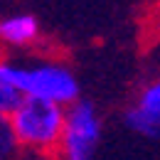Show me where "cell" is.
I'll return each instance as SVG.
<instances>
[{"label": "cell", "instance_id": "7", "mask_svg": "<svg viewBox=\"0 0 160 160\" xmlns=\"http://www.w3.org/2000/svg\"><path fill=\"white\" fill-rule=\"evenodd\" d=\"M15 150H18V143H15V138H12L8 116H0V160L10 158Z\"/></svg>", "mask_w": 160, "mask_h": 160}, {"label": "cell", "instance_id": "5", "mask_svg": "<svg viewBox=\"0 0 160 160\" xmlns=\"http://www.w3.org/2000/svg\"><path fill=\"white\" fill-rule=\"evenodd\" d=\"M40 20L30 12H15L0 18V44L10 49H25L40 40Z\"/></svg>", "mask_w": 160, "mask_h": 160}, {"label": "cell", "instance_id": "3", "mask_svg": "<svg viewBox=\"0 0 160 160\" xmlns=\"http://www.w3.org/2000/svg\"><path fill=\"white\" fill-rule=\"evenodd\" d=\"M103 123L91 101L77 99L67 106L64 131H62L59 155L67 160H91L101 143Z\"/></svg>", "mask_w": 160, "mask_h": 160}, {"label": "cell", "instance_id": "6", "mask_svg": "<svg viewBox=\"0 0 160 160\" xmlns=\"http://www.w3.org/2000/svg\"><path fill=\"white\" fill-rule=\"evenodd\" d=\"M20 99H22V94L18 91V86L8 79L5 69H2V62H0V116H8Z\"/></svg>", "mask_w": 160, "mask_h": 160}, {"label": "cell", "instance_id": "1", "mask_svg": "<svg viewBox=\"0 0 160 160\" xmlns=\"http://www.w3.org/2000/svg\"><path fill=\"white\" fill-rule=\"evenodd\" d=\"M67 106L47 99L22 96L8 113L18 150L32 155H59Z\"/></svg>", "mask_w": 160, "mask_h": 160}, {"label": "cell", "instance_id": "2", "mask_svg": "<svg viewBox=\"0 0 160 160\" xmlns=\"http://www.w3.org/2000/svg\"><path fill=\"white\" fill-rule=\"evenodd\" d=\"M2 69L22 96L47 99L62 106H69L72 101L79 99V81L74 72L62 62H2Z\"/></svg>", "mask_w": 160, "mask_h": 160}, {"label": "cell", "instance_id": "4", "mask_svg": "<svg viewBox=\"0 0 160 160\" xmlns=\"http://www.w3.org/2000/svg\"><path fill=\"white\" fill-rule=\"evenodd\" d=\"M126 126L143 138L160 136V79H153L140 89L136 103L126 111Z\"/></svg>", "mask_w": 160, "mask_h": 160}]
</instances>
